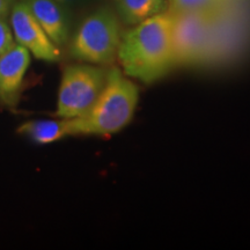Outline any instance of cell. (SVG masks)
<instances>
[{
	"mask_svg": "<svg viewBox=\"0 0 250 250\" xmlns=\"http://www.w3.org/2000/svg\"><path fill=\"white\" fill-rule=\"evenodd\" d=\"M18 132L29 137L37 144H51L68 137L66 118L61 120H35L23 123L18 127Z\"/></svg>",
	"mask_w": 250,
	"mask_h": 250,
	"instance_id": "cell-10",
	"label": "cell"
},
{
	"mask_svg": "<svg viewBox=\"0 0 250 250\" xmlns=\"http://www.w3.org/2000/svg\"><path fill=\"white\" fill-rule=\"evenodd\" d=\"M13 31L5 21L4 18H0V57L14 45Z\"/></svg>",
	"mask_w": 250,
	"mask_h": 250,
	"instance_id": "cell-12",
	"label": "cell"
},
{
	"mask_svg": "<svg viewBox=\"0 0 250 250\" xmlns=\"http://www.w3.org/2000/svg\"><path fill=\"white\" fill-rule=\"evenodd\" d=\"M107 66L73 64L62 72L58 90L56 115L59 118H76L85 115L101 95L108 79Z\"/></svg>",
	"mask_w": 250,
	"mask_h": 250,
	"instance_id": "cell-4",
	"label": "cell"
},
{
	"mask_svg": "<svg viewBox=\"0 0 250 250\" xmlns=\"http://www.w3.org/2000/svg\"><path fill=\"white\" fill-rule=\"evenodd\" d=\"M229 0H170L167 9L171 13H210L225 11Z\"/></svg>",
	"mask_w": 250,
	"mask_h": 250,
	"instance_id": "cell-11",
	"label": "cell"
},
{
	"mask_svg": "<svg viewBox=\"0 0 250 250\" xmlns=\"http://www.w3.org/2000/svg\"><path fill=\"white\" fill-rule=\"evenodd\" d=\"M30 64V52L14 43L0 57V99L8 105H15L19 90Z\"/></svg>",
	"mask_w": 250,
	"mask_h": 250,
	"instance_id": "cell-7",
	"label": "cell"
},
{
	"mask_svg": "<svg viewBox=\"0 0 250 250\" xmlns=\"http://www.w3.org/2000/svg\"><path fill=\"white\" fill-rule=\"evenodd\" d=\"M11 26L17 43L26 48L35 58L57 62L61 57L59 48L49 39L23 1L18 2L12 8Z\"/></svg>",
	"mask_w": 250,
	"mask_h": 250,
	"instance_id": "cell-6",
	"label": "cell"
},
{
	"mask_svg": "<svg viewBox=\"0 0 250 250\" xmlns=\"http://www.w3.org/2000/svg\"><path fill=\"white\" fill-rule=\"evenodd\" d=\"M11 7V0H0V18H5Z\"/></svg>",
	"mask_w": 250,
	"mask_h": 250,
	"instance_id": "cell-13",
	"label": "cell"
},
{
	"mask_svg": "<svg viewBox=\"0 0 250 250\" xmlns=\"http://www.w3.org/2000/svg\"><path fill=\"white\" fill-rule=\"evenodd\" d=\"M219 14L173 13L171 43L175 67L197 65L211 55Z\"/></svg>",
	"mask_w": 250,
	"mask_h": 250,
	"instance_id": "cell-5",
	"label": "cell"
},
{
	"mask_svg": "<svg viewBox=\"0 0 250 250\" xmlns=\"http://www.w3.org/2000/svg\"><path fill=\"white\" fill-rule=\"evenodd\" d=\"M55 1L59 2L62 6H72V5H78L81 2H85L87 0H55Z\"/></svg>",
	"mask_w": 250,
	"mask_h": 250,
	"instance_id": "cell-14",
	"label": "cell"
},
{
	"mask_svg": "<svg viewBox=\"0 0 250 250\" xmlns=\"http://www.w3.org/2000/svg\"><path fill=\"white\" fill-rule=\"evenodd\" d=\"M23 2L58 48L66 44L71 23L64 6L55 0H23Z\"/></svg>",
	"mask_w": 250,
	"mask_h": 250,
	"instance_id": "cell-8",
	"label": "cell"
},
{
	"mask_svg": "<svg viewBox=\"0 0 250 250\" xmlns=\"http://www.w3.org/2000/svg\"><path fill=\"white\" fill-rule=\"evenodd\" d=\"M173 19L166 9L123 34L117 61L125 76L149 85L174 70Z\"/></svg>",
	"mask_w": 250,
	"mask_h": 250,
	"instance_id": "cell-1",
	"label": "cell"
},
{
	"mask_svg": "<svg viewBox=\"0 0 250 250\" xmlns=\"http://www.w3.org/2000/svg\"><path fill=\"white\" fill-rule=\"evenodd\" d=\"M139 102V89L117 67L109 68L101 95L85 115L66 118L68 136L107 137L120 132L132 121Z\"/></svg>",
	"mask_w": 250,
	"mask_h": 250,
	"instance_id": "cell-2",
	"label": "cell"
},
{
	"mask_svg": "<svg viewBox=\"0 0 250 250\" xmlns=\"http://www.w3.org/2000/svg\"><path fill=\"white\" fill-rule=\"evenodd\" d=\"M122 37L121 20L110 8L102 7L87 17L72 39V57L88 64L110 66L117 61Z\"/></svg>",
	"mask_w": 250,
	"mask_h": 250,
	"instance_id": "cell-3",
	"label": "cell"
},
{
	"mask_svg": "<svg viewBox=\"0 0 250 250\" xmlns=\"http://www.w3.org/2000/svg\"><path fill=\"white\" fill-rule=\"evenodd\" d=\"M116 14L121 22L136 26L168 7L167 0H115Z\"/></svg>",
	"mask_w": 250,
	"mask_h": 250,
	"instance_id": "cell-9",
	"label": "cell"
}]
</instances>
